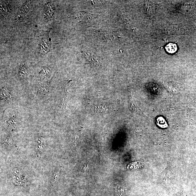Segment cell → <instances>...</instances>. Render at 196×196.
Masks as SVG:
<instances>
[{"mask_svg":"<svg viewBox=\"0 0 196 196\" xmlns=\"http://www.w3.org/2000/svg\"><path fill=\"white\" fill-rule=\"evenodd\" d=\"M85 57L89 62L94 66L98 67L100 65V60L98 57L87 52L85 53Z\"/></svg>","mask_w":196,"mask_h":196,"instance_id":"obj_2","label":"cell"},{"mask_svg":"<svg viewBox=\"0 0 196 196\" xmlns=\"http://www.w3.org/2000/svg\"><path fill=\"white\" fill-rule=\"evenodd\" d=\"M20 73L22 76H24L26 73V68L24 65H21L20 69Z\"/></svg>","mask_w":196,"mask_h":196,"instance_id":"obj_9","label":"cell"},{"mask_svg":"<svg viewBox=\"0 0 196 196\" xmlns=\"http://www.w3.org/2000/svg\"><path fill=\"white\" fill-rule=\"evenodd\" d=\"M1 12L3 15H7L10 13V9L8 6L5 3L3 2H1Z\"/></svg>","mask_w":196,"mask_h":196,"instance_id":"obj_5","label":"cell"},{"mask_svg":"<svg viewBox=\"0 0 196 196\" xmlns=\"http://www.w3.org/2000/svg\"><path fill=\"white\" fill-rule=\"evenodd\" d=\"M39 47V51L43 55L46 54L50 50L49 43L46 39H43L41 41Z\"/></svg>","mask_w":196,"mask_h":196,"instance_id":"obj_3","label":"cell"},{"mask_svg":"<svg viewBox=\"0 0 196 196\" xmlns=\"http://www.w3.org/2000/svg\"><path fill=\"white\" fill-rule=\"evenodd\" d=\"M31 6L30 1H27L24 4V5L23 6L21 10H20L19 16L20 17L24 16L26 15L27 13L29 10L30 9Z\"/></svg>","mask_w":196,"mask_h":196,"instance_id":"obj_4","label":"cell"},{"mask_svg":"<svg viewBox=\"0 0 196 196\" xmlns=\"http://www.w3.org/2000/svg\"><path fill=\"white\" fill-rule=\"evenodd\" d=\"M157 124L159 125V126L162 127H165L167 126V124L165 121V119H163V118L162 117H160L158 118L157 119Z\"/></svg>","mask_w":196,"mask_h":196,"instance_id":"obj_7","label":"cell"},{"mask_svg":"<svg viewBox=\"0 0 196 196\" xmlns=\"http://www.w3.org/2000/svg\"><path fill=\"white\" fill-rule=\"evenodd\" d=\"M166 50L169 53H175L177 50V47L176 44L169 43L165 47Z\"/></svg>","mask_w":196,"mask_h":196,"instance_id":"obj_6","label":"cell"},{"mask_svg":"<svg viewBox=\"0 0 196 196\" xmlns=\"http://www.w3.org/2000/svg\"><path fill=\"white\" fill-rule=\"evenodd\" d=\"M44 17L47 19H51L54 16V7L49 3L45 4Z\"/></svg>","mask_w":196,"mask_h":196,"instance_id":"obj_1","label":"cell"},{"mask_svg":"<svg viewBox=\"0 0 196 196\" xmlns=\"http://www.w3.org/2000/svg\"><path fill=\"white\" fill-rule=\"evenodd\" d=\"M14 180H15L16 183H18V181H19V183H22L23 182L22 180H23V178L22 176L20 174H15V176L14 177Z\"/></svg>","mask_w":196,"mask_h":196,"instance_id":"obj_8","label":"cell"}]
</instances>
